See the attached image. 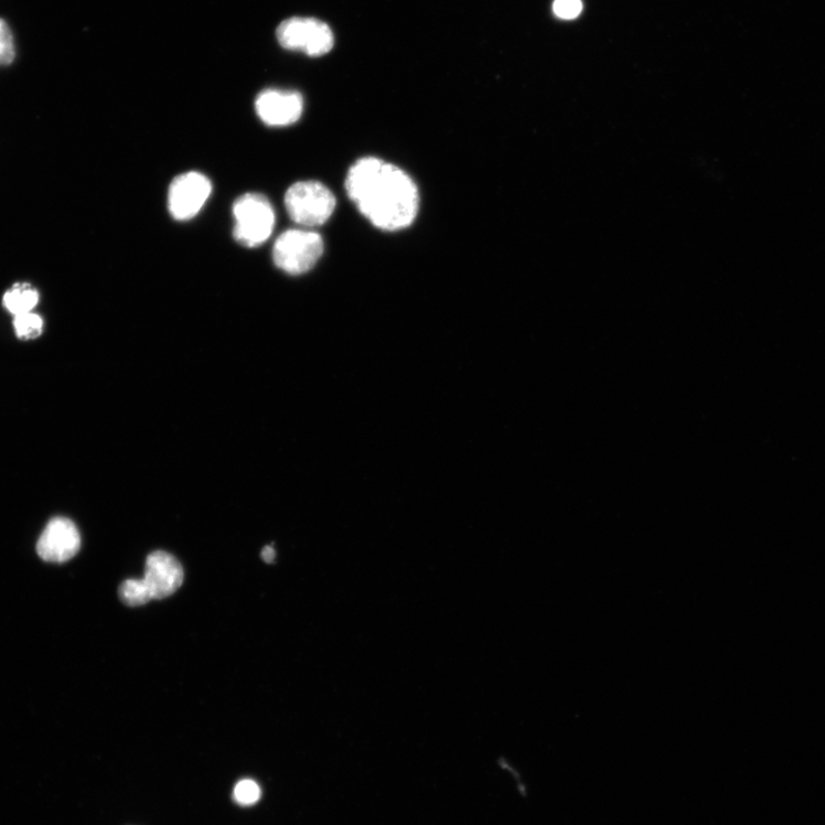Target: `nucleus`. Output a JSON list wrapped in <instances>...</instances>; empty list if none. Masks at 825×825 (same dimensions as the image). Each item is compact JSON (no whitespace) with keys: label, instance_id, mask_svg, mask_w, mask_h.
<instances>
[{"label":"nucleus","instance_id":"obj_14","mask_svg":"<svg viewBox=\"0 0 825 825\" xmlns=\"http://www.w3.org/2000/svg\"><path fill=\"white\" fill-rule=\"evenodd\" d=\"M582 4L580 0H555L554 12L562 19H575L580 14Z\"/></svg>","mask_w":825,"mask_h":825},{"label":"nucleus","instance_id":"obj_7","mask_svg":"<svg viewBox=\"0 0 825 825\" xmlns=\"http://www.w3.org/2000/svg\"><path fill=\"white\" fill-rule=\"evenodd\" d=\"M212 191V182L200 172L192 171L176 176L168 195L171 216L176 221L194 218L208 201Z\"/></svg>","mask_w":825,"mask_h":825},{"label":"nucleus","instance_id":"obj_12","mask_svg":"<svg viewBox=\"0 0 825 825\" xmlns=\"http://www.w3.org/2000/svg\"><path fill=\"white\" fill-rule=\"evenodd\" d=\"M15 58L14 38L10 25L0 19V66H9Z\"/></svg>","mask_w":825,"mask_h":825},{"label":"nucleus","instance_id":"obj_11","mask_svg":"<svg viewBox=\"0 0 825 825\" xmlns=\"http://www.w3.org/2000/svg\"><path fill=\"white\" fill-rule=\"evenodd\" d=\"M14 330L21 340H35L43 332V319L34 312L15 315Z\"/></svg>","mask_w":825,"mask_h":825},{"label":"nucleus","instance_id":"obj_6","mask_svg":"<svg viewBox=\"0 0 825 825\" xmlns=\"http://www.w3.org/2000/svg\"><path fill=\"white\" fill-rule=\"evenodd\" d=\"M277 38L283 49L302 51L311 56L325 55L334 46L330 25L310 18L285 20L278 28Z\"/></svg>","mask_w":825,"mask_h":825},{"label":"nucleus","instance_id":"obj_10","mask_svg":"<svg viewBox=\"0 0 825 825\" xmlns=\"http://www.w3.org/2000/svg\"><path fill=\"white\" fill-rule=\"evenodd\" d=\"M40 302V292L29 283H17L10 288L3 299L8 311L14 315L33 312Z\"/></svg>","mask_w":825,"mask_h":825},{"label":"nucleus","instance_id":"obj_5","mask_svg":"<svg viewBox=\"0 0 825 825\" xmlns=\"http://www.w3.org/2000/svg\"><path fill=\"white\" fill-rule=\"evenodd\" d=\"M323 253L321 235L309 229H289L280 235L275 248L277 267L291 276L309 272Z\"/></svg>","mask_w":825,"mask_h":825},{"label":"nucleus","instance_id":"obj_8","mask_svg":"<svg viewBox=\"0 0 825 825\" xmlns=\"http://www.w3.org/2000/svg\"><path fill=\"white\" fill-rule=\"evenodd\" d=\"M81 549V535L76 525L68 518H53L45 527L38 553L46 562L64 564Z\"/></svg>","mask_w":825,"mask_h":825},{"label":"nucleus","instance_id":"obj_2","mask_svg":"<svg viewBox=\"0 0 825 825\" xmlns=\"http://www.w3.org/2000/svg\"><path fill=\"white\" fill-rule=\"evenodd\" d=\"M184 581L182 565L171 554L157 550L146 559L141 579H128L120 587V598L130 607L162 600L179 591Z\"/></svg>","mask_w":825,"mask_h":825},{"label":"nucleus","instance_id":"obj_1","mask_svg":"<svg viewBox=\"0 0 825 825\" xmlns=\"http://www.w3.org/2000/svg\"><path fill=\"white\" fill-rule=\"evenodd\" d=\"M345 189L360 212L377 228L398 231L416 221L419 191L400 168L376 158H364L353 164Z\"/></svg>","mask_w":825,"mask_h":825},{"label":"nucleus","instance_id":"obj_4","mask_svg":"<svg viewBox=\"0 0 825 825\" xmlns=\"http://www.w3.org/2000/svg\"><path fill=\"white\" fill-rule=\"evenodd\" d=\"M285 204L294 223L317 227L332 217L336 199L325 185L309 181L293 184L286 193Z\"/></svg>","mask_w":825,"mask_h":825},{"label":"nucleus","instance_id":"obj_13","mask_svg":"<svg viewBox=\"0 0 825 825\" xmlns=\"http://www.w3.org/2000/svg\"><path fill=\"white\" fill-rule=\"evenodd\" d=\"M259 797L260 789L258 784L251 780H244L234 789V800L240 805H254L258 802Z\"/></svg>","mask_w":825,"mask_h":825},{"label":"nucleus","instance_id":"obj_9","mask_svg":"<svg viewBox=\"0 0 825 825\" xmlns=\"http://www.w3.org/2000/svg\"><path fill=\"white\" fill-rule=\"evenodd\" d=\"M304 103L297 92L265 90L256 99L259 119L269 127H288L297 124L303 114Z\"/></svg>","mask_w":825,"mask_h":825},{"label":"nucleus","instance_id":"obj_15","mask_svg":"<svg viewBox=\"0 0 825 825\" xmlns=\"http://www.w3.org/2000/svg\"><path fill=\"white\" fill-rule=\"evenodd\" d=\"M261 558L264 562L274 564L276 558V550L271 546H267L261 551Z\"/></svg>","mask_w":825,"mask_h":825},{"label":"nucleus","instance_id":"obj_3","mask_svg":"<svg viewBox=\"0 0 825 825\" xmlns=\"http://www.w3.org/2000/svg\"><path fill=\"white\" fill-rule=\"evenodd\" d=\"M234 239L254 248L267 242L276 225V214L270 201L261 194H245L233 205Z\"/></svg>","mask_w":825,"mask_h":825}]
</instances>
